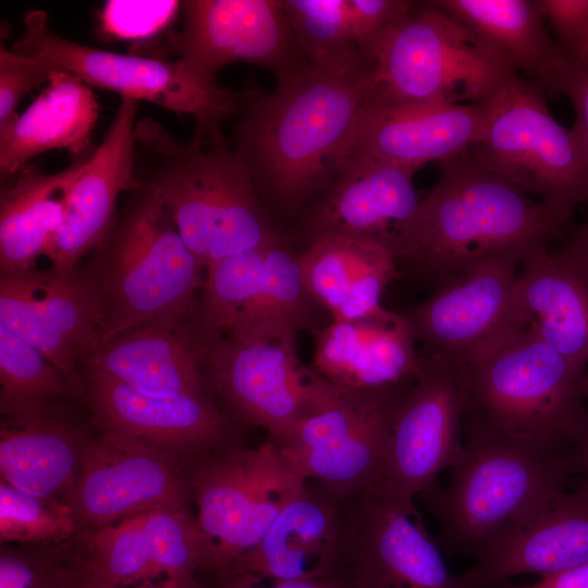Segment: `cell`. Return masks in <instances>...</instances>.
<instances>
[{"instance_id": "6da1fadb", "label": "cell", "mask_w": 588, "mask_h": 588, "mask_svg": "<svg viewBox=\"0 0 588 588\" xmlns=\"http://www.w3.org/2000/svg\"><path fill=\"white\" fill-rule=\"evenodd\" d=\"M371 73L351 79L308 62L265 91H241L229 144L270 217H299L335 176L372 98Z\"/></svg>"}, {"instance_id": "7a4b0ae2", "label": "cell", "mask_w": 588, "mask_h": 588, "mask_svg": "<svg viewBox=\"0 0 588 588\" xmlns=\"http://www.w3.org/2000/svg\"><path fill=\"white\" fill-rule=\"evenodd\" d=\"M438 163V181L384 242L397 269L439 286L491 261L523 265L569 232V222L483 167L467 149Z\"/></svg>"}, {"instance_id": "3957f363", "label": "cell", "mask_w": 588, "mask_h": 588, "mask_svg": "<svg viewBox=\"0 0 588 588\" xmlns=\"http://www.w3.org/2000/svg\"><path fill=\"white\" fill-rule=\"evenodd\" d=\"M134 182L158 195L205 269L282 233L224 134L183 140L150 117L137 120Z\"/></svg>"}, {"instance_id": "277c9868", "label": "cell", "mask_w": 588, "mask_h": 588, "mask_svg": "<svg viewBox=\"0 0 588 588\" xmlns=\"http://www.w3.org/2000/svg\"><path fill=\"white\" fill-rule=\"evenodd\" d=\"M580 473L578 453L541 448L463 419V450L443 489L426 494L439 546L477 558L500 532L561 495Z\"/></svg>"}, {"instance_id": "5b68a950", "label": "cell", "mask_w": 588, "mask_h": 588, "mask_svg": "<svg viewBox=\"0 0 588 588\" xmlns=\"http://www.w3.org/2000/svg\"><path fill=\"white\" fill-rule=\"evenodd\" d=\"M84 264L100 310L101 343L163 317L192 316L206 269L158 195L136 185Z\"/></svg>"}, {"instance_id": "8992f818", "label": "cell", "mask_w": 588, "mask_h": 588, "mask_svg": "<svg viewBox=\"0 0 588 588\" xmlns=\"http://www.w3.org/2000/svg\"><path fill=\"white\" fill-rule=\"evenodd\" d=\"M372 101L385 106L486 103L520 75L431 1L415 2L368 53Z\"/></svg>"}, {"instance_id": "52a82bcc", "label": "cell", "mask_w": 588, "mask_h": 588, "mask_svg": "<svg viewBox=\"0 0 588 588\" xmlns=\"http://www.w3.org/2000/svg\"><path fill=\"white\" fill-rule=\"evenodd\" d=\"M585 370L528 330L488 360L461 368L464 419L566 453L588 440Z\"/></svg>"}, {"instance_id": "ba28073f", "label": "cell", "mask_w": 588, "mask_h": 588, "mask_svg": "<svg viewBox=\"0 0 588 588\" xmlns=\"http://www.w3.org/2000/svg\"><path fill=\"white\" fill-rule=\"evenodd\" d=\"M543 88L518 75L486 102L480 137L467 151L483 167L569 222L588 204V154L550 112Z\"/></svg>"}, {"instance_id": "9c48e42d", "label": "cell", "mask_w": 588, "mask_h": 588, "mask_svg": "<svg viewBox=\"0 0 588 588\" xmlns=\"http://www.w3.org/2000/svg\"><path fill=\"white\" fill-rule=\"evenodd\" d=\"M197 525L207 541L200 575L211 581L255 547L305 480L274 442L231 443L187 462Z\"/></svg>"}, {"instance_id": "30bf717a", "label": "cell", "mask_w": 588, "mask_h": 588, "mask_svg": "<svg viewBox=\"0 0 588 588\" xmlns=\"http://www.w3.org/2000/svg\"><path fill=\"white\" fill-rule=\"evenodd\" d=\"M24 27L10 49L13 53L73 73L91 87L188 114L195 135L223 134V123L234 119L238 110L241 91L197 78L177 60L117 53L72 41L52 30L41 10L27 12Z\"/></svg>"}, {"instance_id": "8fae6325", "label": "cell", "mask_w": 588, "mask_h": 588, "mask_svg": "<svg viewBox=\"0 0 588 588\" xmlns=\"http://www.w3.org/2000/svg\"><path fill=\"white\" fill-rule=\"evenodd\" d=\"M414 379L360 390L323 378L304 415L272 441L303 480L340 494L369 487L379 478L395 414Z\"/></svg>"}, {"instance_id": "7c38bea8", "label": "cell", "mask_w": 588, "mask_h": 588, "mask_svg": "<svg viewBox=\"0 0 588 588\" xmlns=\"http://www.w3.org/2000/svg\"><path fill=\"white\" fill-rule=\"evenodd\" d=\"M320 309L304 283L298 253L281 233L208 267L191 321L199 336L269 340L320 329Z\"/></svg>"}, {"instance_id": "4fadbf2b", "label": "cell", "mask_w": 588, "mask_h": 588, "mask_svg": "<svg viewBox=\"0 0 588 588\" xmlns=\"http://www.w3.org/2000/svg\"><path fill=\"white\" fill-rule=\"evenodd\" d=\"M512 260L479 266L446 283L402 315L422 357L456 368L479 365L527 331L515 298Z\"/></svg>"}, {"instance_id": "5bb4252c", "label": "cell", "mask_w": 588, "mask_h": 588, "mask_svg": "<svg viewBox=\"0 0 588 588\" xmlns=\"http://www.w3.org/2000/svg\"><path fill=\"white\" fill-rule=\"evenodd\" d=\"M209 388L234 420L279 440L304 415L322 377L298 358L295 334L269 340L199 336Z\"/></svg>"}, {"instance_id": "9a60e30c", "label": "cell", "mask_w": 588, "mask_h": 588, "mask_svg": "<svg viewBox=\"0 0 588 588\" xmlns=\"http://www.w3.org/2000/svg\"><path fill=\"white\" fill-rule=\"evenodd\" d=\"M339 573L353 588H467L427 532L414 502L378 482L346 494Z\"/></svg>"}, {"instance_id": "2e32d148", "label": "cell", "mask_w": 588, "mask_h": 588, "mask_svg": "<svg viewBox=\"0 0 588 588\" xmlns=\"http://www.w3.org/2000/svg\"><path fill=\"white\" fill-rule=\"evenodd\" d=\"M98 430L84 450L69 502L82 529L158 509H189L187 461L127 433Z\"/></svg>"}, {"instance_id": "e0dca14e", "label": "cell", "mask_w": 588, "mask_h": 588, "mask_svg": "<svg viewBox=\"0 0 588 588\" xmlns=\"http://www.w3.org/2000/svg\"><path fill=\"white\" fill-rule=\"evenodd\" d=\"M464 414L461 368L422 357L395 414L377 482L408 502L432 489L461 457Z\"/></svg>"}, {"instance_id": "ac0fdd59", "label": "cell", "mask_w": 588, "mask_h": 588, "mask_svg": "<svg viewBox=\"0 0 588 588\" xmlns=\"http://www.w3.org/2000/svg\"><path fill=\"white\" fill-rule=\"evenodd\" d=\"M183 25L166 53L192 75L217 82L224 66L248 62L280 79L307 62L296 48L280 0H185Z\"/></svg>"}, {"instance_id": "d6986e66", "label": "cell", "mask_w": 588, "mask_h": 588, "mask_svg": "<svg viewBox=\"0 0 588 588\" xmlns=\"http://www.w3.org/2000/svg\"><path fill=\"white\" fill-rule=\"evenodd\" d=\"M0 324L38 348L72 382L101 343L99 305L85 266L1 274Z\"/></svg>"}, {"instance_id": "ffe728a7", "label": "cell", "mask_w": 588, "mask_h": 588, "mask_svg": "<svg viewBox=\"0 0 588 588\" xmlns=\"http://www.w3.org/2000/svg\"><path fill=\"white\" fill-rule=\"evenodd\" d=\"M93 424L147 441L189 462L233 440L234 420L211 392L151 395L84 371Z\"/></svg>"}, {"instance_id": "44dd1931", "label": "cell", "mask_w": 588, "mask_h": 588, "mask_svg": "<svg viewBox=\"0 0 588 588\" xmlns=\"http://www.w3.org/2000/svg\"><path fill=\"white\" fill-rule=\"evenodd\" d=\"M461 574L467 588H500L520 575L552 576L588 562V487L548 501L494 537Z\"/></svg>"}, {"instance_id": "7402d4cb", "label": "cell", "mask_w": 588, "mask_h": 588, "mask_svg": "<svg viewBox=\"0 0 588 588\" xmlns=\"http://www.w3.org/2000/svg\"><path fill=\"white\" fill-rule=\"evenodd\" d=\"M345 498L346 494L317 481L305 480L260 541L240 556L224 576L253 574L278 581L309 580L339 573L344 550Z\"/></svg>"}, {"instance_id": "603a6c76", "label": "cell", "mask_w": 588, "mask_h": 588, "mask_svg": "<svg viewBox=\"0 0 588 588\" xmlns=\"http://www.w3.org/2000/svg\"><path fill=\"white\" fill-rule=\"evenodd\" d=\"M486 103L378 105L372 98L344 161L416 171L464 152L481 135Z\"/></svg>"}, {"instance_id": "cb8c5ba5", "label": "cell", "mask_w": 588, "mask_h": 588, "mask_svg": "<svg viewBox=\"0 0 588 588\" xmlns=\"http://www.w3.org/2000/svg\"><path fill=\"white\" fill-rule=\"evenodd\" d=\"M415 172L392 166L343 161L323 192L301 213L296 234L385 240L414 215L420 197Z\"/></svg>"}, {"instance_id": "d4e9b609", "label": "cell", "mask_w": 588, "mask_h": 588, "mask_svg": "<svg viewBox=\"0 0 588 588\" xmlns=\"http://www.w3.org/2000/svg\"><path fill=\"white\" fill-rule=\"evenodd\" d=\"M138 103L121 97L102 142L72 187L63 223L44 254L59 270L75 268L100 243L118 215V197L135 187Z\"/></svg>"}, {"instance_id": "484cf974", "label": "cell", "mask_w": 588, "mask_h": 588, "mask_svg": "<svg viewBox=\"0 0 588 588\" xmlns=\"http://www.w3.org/2000/svg\"><path fill=\"white\" fill-rule=\"evenodd\" d=\"M82 367L151 395L211 392L191 316L163 317L115 334Z\"/></svg>"}, {"instance_id": "4316f807", "label": "cell", "mask_w": 588, "mask_h": 588, "mask_svg": "<svg viewBox=\"0 0 588 588\" xmlns=\"http://www.w3.org/2000/svg\"><path fill=\"white\" fill-rule=\"evenodd\" d=\"M311 368L350 389H380L415 378L422 365L416 340L402 314L333 321L314 330Z\"/></svg>"}, {"instance_id": "83f0119b", "label": "cell", "mask_w": 588, "mask_h": 588, "mask_svg": "<svg viewBox=\"0 0 588 588\" xmlns=\"http://www.w3.org/2000/svg\"><path fill=\"white\" fill-rule=\"evenodd\" d=\"M298 264L309 294L333 321L384 314L383 292L399 275L390 249L368 238H315L298 253Z\"/></svg>"}, {"instance_id": "f1b7e54d", "label": "cell", "mask_w": 588, "mask_h": 588, "mask_svg": "<svg viewBox=\"0 0 588 588\" xmlns=\"http://www.w3.org/2000/svg\"><path fill=\"white\" fill-rule=\"evenodd\" d=\"M58 406L1 419L0 473L1 480L21 491L69 505L91 437Z\"/></svg>"}, {"instance_id": "f546056e", "label": "cell", "mask_w": 588, "mask_h": 588, "mask_svg": "<svg viewBox=\"0 0 588 588\" xmlns=\"http://www.w3.org/2000/svg\"><path fill=\"white\" fill-rule=\"evenodd\" d=\"M95 149L73 156L70 164L57 173L27 166L1 177V274L36 268L37 258L44 256L63 223L72 187Z\"/></svg>"}, {"instance_id": "4dcf8cb0", "label": "cell", "mask_w": 588, "mask_h": 588, "mask_svg": "<svg viewBox=\"0 0 588 588\" xmlns=\"http://www.w3.org/2000/svg\"><path fill=\"white\" fill-rule=\"evenodd\" d=\"M98 112L91 86L73 73L53 70L32 105L0 130L1 177L21 171L48 150L66 149L72 156L94 150Z\"/></svg>"}, {"instance_id": "1f68e13d", "label": "cell", "mask_w": 588, "mask_h": 588, "mask_svg": "<svg viewBox=\"0 0 588 588\" xmlns=\"http://www.w3.org/2000/svg\"><path fill=\"white\" fill-rule=\"evenodd\" d=\"M515 298L527 330L581 370L588 367V281L559 254L526 260Z\"/></svg>"}, {"instance_id": "d6a6232c", "label": "cell", "mask_w": 588, "mask_h": 588, "mask_svg": "<svg viewBox=\"0 0 588 588\" xmlns=\"http://www.w3.org/2000/svg\"><path fill=\"white\" fill-rule=\"evenodd\" d=\"M543 90L555 93L571 54L551 38L537 0H436Z\"/></svg>"}, {"instance_id": "836d02e7", "label": "cell", "mask_w": 588, "mask_h": 588, "mask_svg": "<svg viewBox=\"0 0 588 588\" xmlns=\"http://www.w3.org/2000/svg\"><path fill=\"white\" fill-rule=\"evenodd\" d=\"M280 4L297 50L311 66L351 79L371 73L352 33L348 0H280Z\"/></svg>"}, {"instance_id": "e575fe53", "label": "cell", "mask_w": 588, "mask_h": 588, "mask_svg": "<svg viewBox=\"0 0 588 588\" xmlns=\"http://www.w3.org/2000/svg\"><path fill=\"white\" fill-rule=\"evenodd\" d=\"M71 381L34 345L0 324V412L30 417L73 394Z\"/></svg>"}, {"instance_id": "d590c367", "label": "cell", "mask_w": 588, "mask_h": 588, "mask_svg": "<svg viewBox=\"0 0 588 588\" xmlns=\"http://www.w3.org/2000/svg\"><path fill=\"white\" fill-rule=\"evenodd\" d=\"M81 530L68 504L37 498L1 480V544H59Z\"/></svg>"}, {"instance_id": "8d00e7d4", "label": "cell", "mask_w": 588, "mask_h": 588, "mask_svg": "<svg viewBox=\"0 0 588 588\" xmlns=\"http://www.w3.org/2000/svg\"><path fill=\"white\" fill-rule=\"evenodd\" d=\"M85 530L51 546L1 544L0 588H64L81 561Z\"/></svg>"}, {"instance_id": "74e56055", "label": "cell", "mask_w": 588, "mask_h": 588, "mask_svg": "<svg viewBox=\"0 0 588 588\" xmlns=\"http://www.w3.org/2000/svg\"><path fill=\"white\" fill-rule=\"evenodd\" d=\"M182 10V1H122L106 3L100 14L101 30L120 40L149 39L163 30Z\"/></svg>"}, {"instance_id": "f35d334b", "label": "cell", "mask_w": 588, "mask_h": 588, "mask_svg": "<svg viewBox=\"0 0 588 588\" xmlns=\"http://www.w3.org/2000/svg\"><path fill=\"white\" fill-rule=\"evenodd\" d=\"M53 69L0 49V130L17 115L16 107L32 89L48 83Z\"/></svg>"}, {"instance_id": "ab89813d", "label": "cell", "mask_w": 588, "mask_h": 588, "mask_svg": "<svg viewBox=\"0 0 588 588\" xmlns=\"http://www.w3.org/2000/svg\"><path fill=\"white\" fill-rule=\"evenodd\" d=\"M414 3L407 0H348L352 33L368 61L375 41L407 14Z\"/></svg>"}, {"instance_id": "60d3db41", "label": "cell", "mask_w": 588, "mask_h": 588, "mask_svg": "<svg viewBox=\"0 0 588 588\" xmlns=\"http://www.w3.org/2000/svg\"><path fill=\"white\" fill-rule=\"evenodd\" d=\"M555 93L571 100L576 114L571 130L588 154V65L572 57L559 78Z\"/></svg>"}, {"instance_id": "b9f144b4", "label": "cell", "mask_w": 588, "mask_h": 588, "mask_svg": "<svg viewBox=\"0 0 588 588\" xmlns=\"http://www.w3.org/2000/svg\"><path fill=\"white\" fill-rule=\"evenodd\" d=\"M262 581L264 578L253 574H236L204 584L203 588H353L342 573L309 580H272L269 586H264Z\"/></svg>"}, {"instance_id": "7bdbcfd3", "label": "cell", "mask_w": 588, "mask_h": 588, "mask_svg": "<svg viewBox=\"0 0 588 588\" xmlns=\"http://www.w3.org/2000/svg\"><path fill=\"white\" fill-rule=\"evenodd\" d=\"M563 240L558 254L588 281V220L569 231Z\"/></svg>"}, {"instance_id": "ee69618b", "label": "cell", "mask_w": 588, "mask_h": 588, "mask_svg": "<svg viewBox=\"0 0 588 588\" xmlns=\"http://www.w3.org/2000/svg\"><path fill=\"white\" fill-rule=\"evenodd\" d=\"M500 588H588V562L552 576L540 577L529 585L506 583Z\"/></svg>"}, {"instance_id": "f6af8a7d", "label": "cell", "mask_w": 588, "mask_h": 588, "mask_svg": "<svg viewBox=\"0 0 588 588\" xmlns=\"http://www.w3.org/2000/svg\"><path fill=\"white\" fill-rule=\"evenodd\" d=\"M64 588H164V587L154 584V583H149V581L122 584V583H114L111 580L97 577L88 573L82 566V558H81L79 563L72 572Z\"/></svg>"}, {"instance_id": "bcb514c9", "label": "cell", "mask_w": 588, "mask_h": 588, "mask_svg": "<svg viewBox=\"0 0 588 588\" xmlns=\"http://www.w3.org/2000/svg\"><path fill=\"white\" fill-rule=\"evenodd\" d=\"M565 50L576 60L588 65V34L573 42Z\"/></svg>"}, {"instance_id": "7dc6e473", "label": "cell", "mask_w": 588, "mask_h": 588, "mask_svg": "<svg viewBox=\"0 0 588 588\" xmlns=\"http://www.w3.org/2000/svg\"><path fill=\"white\" fill-rule=\"evenodd\" d=\"M580 473L583 474L581 482L588 487V440L578 452Z\"/></svg>"}, {"instance_id": "c3c4849f", "label": "cell", "mask_w": 588, "mask_h": 588, "mask_svg": "<svg viewBox=\"0 0 588 588\" xmlns=\"http://www.w3.org/2000/svg\"><path fill=\"white\" fill-rule=\"evenodd\" d=\"M581 390H583L584 397L588 400V367L583 376Z\"/></svg>"}]
</instances>
